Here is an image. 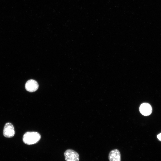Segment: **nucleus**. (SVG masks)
<instances>
[{"label":"nucleus","instance_id":"nucleus-1","mask_svg":"<svg viewBox=\"0 0 161 161\" xmlns=\"http://www.w3.org/2000/svg\"><path fill=\"white\" fill-rule=\"evenodd\" d=\"M41 136L40 134L36 132H27L24 135L23 141L24 143L28 145L35 144L40 140Z\"/></svg>","mask_w":161,"mask_h":161},{"label":"nucleus","instance_id":"nucleus-2","mask_svg":"<svg viewBox=\"0 0 161 161\" xmlns=\"http://www.w3.org/2000/svg\"><path fill=\"white\" fill-rule=\"evenodd\" d=\"M66 161H79V155L75 151L69 149L66 150L64 153Z\"/></svg>","mask_w":161,"mask_h":161},{"label":"nucleus","instance_id":"nucleus-3","mask_svg":"<svg viewBox=\"0 0 161 161\" xmlns=\"http://www.w3.org/2000/svg\"><path fill=\"white\" fill-rule=\"evenodd\" d=\"M15 133L14 129L13 124L10 123H6L3 130L4 136L7 138H11L14 136Z\"/></svg>","mask_w":161,"mask_h":161},{"label":"nucleus","instance_id":"nucleus-4","mask_svg":"<svg viewBox=\"0 0 161 161\" xmlns=\"http://www.w3.org/2000/svg\"><path fill=\"white\" fill-rule=\"evenodd\" d=\"M38 84L35 80L31 79L28 80L25 85L26 90L30 92H33L38 89Z\"/></svg>","mask_w":161,"mask_h":161},{"label":"nucleus","instance_id":"nucleus-5","mask_svg":"<svg viewBox=\"0 0 161 161\" xmlns=\"http://www.w3.org/2000/svg\"><path fill=\"white\" fill-rule=\"evenodd\" d=\"M140 113L145 116H148L150 115L152 111V109L151 105L148 103H143L142 104L139 108Z\"/></svg>","mask_w":161,"mask_h":161},{"label":"nucleus","instance_id":"nucleus-6","mask_svg":"<svg viewBox=\"0 0 161 161\" xmlns=\"http://www.w3.org/2000/svg\"><path fill=\"white\" fill-rule=\"evenodd\" d=\"M109 161H121V154L119 151L115 149L112 150L109 154Z\"/></svg>","mask_w":161,"mask_h":161},{"label":"nucleus","instance_id":"nucleus-7","mask_svg":"<svg viewBox=\"0 0 161 161\" xmlns=\"http://www.w3.org/2000/svg\"><path fill=\"white\" fill-rule=\"evenodd\" d=\"M157 137L159 140L161 141V133L157 135Z\"/></svg>","mask_w":161,"mask_h":161}]
</instances>
